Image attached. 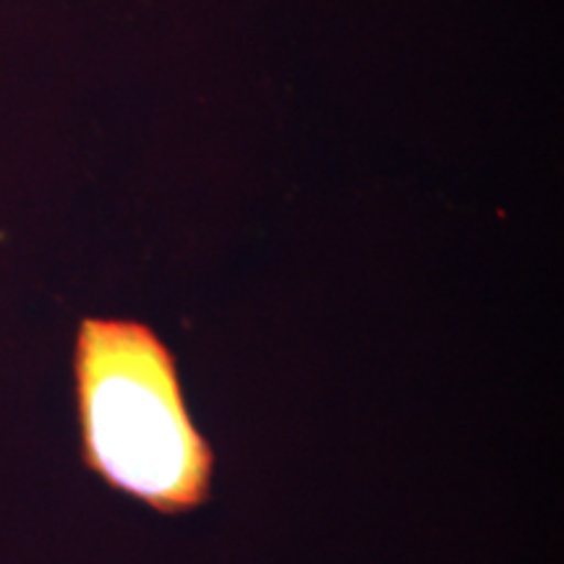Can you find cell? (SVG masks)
<instances>
[{"label": "cell", "instance_id": "obj_1", "mask_svg": "<svg viewBox=\"0 0 564 564\" xmlns=\"http://www.w3.org/2000/svg\"><path fill=\"white\" fill-rule=\"evenodd\" d=\"M84 465L152 512L209 502L215 449L183 394L178 361L150 324L87 316L74 345Z\"/></svg>", "mask_w": 564, "mask_h": 564}]
</instances>
